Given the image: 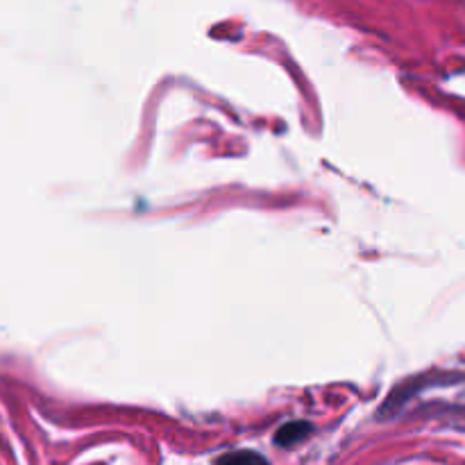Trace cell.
Segmentation results:
<instances>
[{"label": "cell", "instance_id": "1", "mask_svg": "<svg viewBox=\"0 0 465 465\" xmlns=\"http://www.w3.org/2000/svg\"><path fill=\"white\" fill-rule=\"evenodd\" d=\"M309 430H312V427H309L307 422H291V425L282 427L275 440L280 445H291V443H295V440L304 439V436L309 434Z\"/></svg>", "mask_w": 465, "mask_h": 465}]
</instances>
